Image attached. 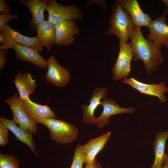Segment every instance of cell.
Returning <instances> with one entry per match:
<instances>
[{"mask_svg":"<svg viewBox=\"0 0 168 168\" xmlns=\"http://www.w3.org/2000/svg\"><path fill=\"white\" fill-rule=\"evenodd\" d=\"M141 28L134 26L130 37L132 60L142 61L147 72L150 74L163 63L164 58L160 49L144 38Z\"/></svg>","mask_w":168,"mask_h":168,"instance_id":"cell-1","label":"cell"},{"mask_svg":"<svg viewBox=\"0 0 168 168\" xmlns=\"http://www.w3.org/2000/svg\"><path fill=\"white\" fill-rule=\"evenodd\" d=\"M112 10V13L109 21L110 26L106 34L108 35H114L118 37L119 42L127 43L134 26L130 16L119 0L115 2Z\"/></svg>","mask_w":168,"mask_h":168,"instance_id":"cell-2","label":"cell"},{"mask_svg":"<svg viewBox=\"0 0 168 168\" xmlns=\"http://www.w3.org/2000/svg\"><path fill=\"white\" fill-rule=\"evenodd\" d=\"M41 124L48 128L52 139L58 143L67 144L77 139L78 130L70 123L55 118H48Z\"/></svg>","mask_w":168,"mask_h":168,"instance_id":"cell-3","label":"cell"},{"mask_svg":"<svg viewBox=\"0 0 168 168\" xmlns=\"http://www.w3.org/2000/svg\"><path fill=\"white\" fill-rule=\"evenodd\" d=\"M0 49L7 51L13 48L16 44L30 47L39 52L43 50L37 36L31 37L24 35L15 30L10 26L8 23L6 25L3 30L0 31Z\"/></svg>","mask_w":168,"mask_h":168,"instance_id":"cell-4","label":"cell"},{"mask_svg":"<svg viewBox=\"0 0 168 168\" xmlns=\"http://www.w3.org/2000/svg\"><path fill=\"white\" fill-rule=\"evenodd\" d=\"M46 10L48 13V20L56 25L63 21L81 20L82 12L79 7L74 4L64 6L54 0H50Z\"/></svg>","mask_w":168,"mask_h":168,"instance_id":"cell-5","label":"cell"},{"mask_svg":"<svg viewBox=\"0 0 168 168\" xmlns=\"http://www.w3.org/2000/svg\"><path fill=\"white\" fill-rule=\"evenodd\" d=\"M119 49L117 59L112 69V79L121 81L127 78L131 72V62L133 58L131 43L119 42Z\"/></svg>","mask_w":168,"mask_h":168,"instance_id":"cell-6","label":"cell"},{"mask_svg":"<svg viewBox=\"0 0 168 168\" xmlns=\"http://www.w3.org/2000/svg\"><path fill=\"white\" fill-rule=\"evenodd\" d=\"M4 102L8 104L12 111L13 121L21 128L29 130L36 135L38 127L29 118L24 110L18 92H16L9 98L5 99Z\"/></svg>","mask_w":168,"mask_h":168,"instance_id":"cell-7","label":"cell"},{"mask_svg":"<svg viewBox=\"0 0 168 168\" xmlns=\"http://www.w3.org/2000/svg\"><path fill=\"white\" fill-rule=\"evenodd\" d=\"M122 81L142 94L157 97L161 103L167 101L165 94L168 93V87L166 86L165 81L158 84H148L133 77L126 78Z\"/></svg>","mask_w":168,"mask_h":168,"instance_id":"cell-8","label":"cell"},{"mask_svg":"<svg viewBox=\"0 0 168 168\" xmlns=\"http://www.w3.org/2000/svg\"><path fill=\"white\" fill-rule=\"evenodd\" d=\"M22 106L29 118L35 124L41 123L48 118L57 117L47 105H41L32 101L29 97L20 99Z\"/></svg>","mask_w":168,"mask_h":168,"instance_id":"cell-9","label":"cell"},{"mask_svg":"<svg viewBox=\"0 0 168 168\" xmlns=\"http://www.w3.org/2000/svg\"><path fill=\"white\" fill-rule=\"evenodd\" d=\"M47 61L48 68L45 75L47 81L60 88L67 85L70 79L69 72L60 65L52 55H50Z\"/></svg>","mask_w":168,"mask_h":168,"instance_id":"cell-10","label":"cell"},{"mask_svg":"<svg viewBox=\"0 0 168 168\" xmlns=\"http://www.w3.org/2000/svg\"><path fill=\"white\" fill-rule=\"evenodd\" d=\"M56 36L54 44L68 46L75 41V35L80 32L74 20L63 21L55 25Z\"/></svg>","mask_w":168,"mask_h":168,"instance_id":"cell-11","label":"cell"},{"mask_svg":"<svg viewBox=\"0 0 168 168\" xmlns=\"http://www.w3.org/2000/svg\"><path fill=\"white\" fill-rule=\"evenodd\" d=\"M103 109L102 113L96 117V124L98 128L104 127L110 121V118L114 115L126 113H132L136 110L131 107L128 108L121 107L120 105L109 98H105L102 101Z\"/></svg>","mask_w":168,"mask_h":168,"instance_id":"cell-12","label":"cell"},{"mask_svg":"<svg viewBox=\"0 0 168 168\" xmlns=\"http://www.w3.org/2000/svg\"><path fill=\"white\" fill-rule=\"evenodd\" d=\"M167 15L165 12L161 16L152 21L147 26L150 33L147 39L160 49L162 48V43L168 40V25L166 22Z\"/></svg>","mask_w":168,"mask_h":168,"instance_id":"cell-13","label":"cell"},{"mask_svg":"<svg viewBox=\"0 0 168 168\" xmlns=\"http://www.w3.org/2000/svg\"><path fill=\"white\" fill-rule=\"evenodd\" d=\"M107 91L105 87H97L93 90L88 101V105L83 104L82 107L83 112L82 121L91 124H96L95 112L98 107L101 105L102 99L106 98Z\"/></svg>","mask_w":168,"mask_h":168,"instance_id":"cell-14","label":"cell"},{"mask_svg":"<svg viewBox=\"0 0 168 168\" xmlns=\"http://www.w3.org/2000/svg\"><path fill=\"white\" fill-rule=\"evenodd\" d=\"M122 7L129 14L134 26H147L151 21V17L145 13L136 0H119Z\"/></svg>","mask_w":168,"mask_h":168,"instance_id":"cell-15","label":"cell"},{"mask_svg":"<svg viewBox=\"0 0 168 168\" xmlns=\"http://www.w3.org/2000/svg\"><path fill=\"white\" fill-rule=\"evenodd\" d=\"M12 49L16 52V56L17 59L30 63L43 69L48 68V61L40 55L39 52L33 48L16 44Z\"/></svg>","mask_w":168,"mask_h":168,"instance_id":"cell-16","label":"cell"},{"mask_svg":"<svg viewBox=\"0 0 168 168\" xmlns=\"http://www.w3.org/2000/svg\"><path fill=\"white\" fill-rule=\"evenodd\" d=\"M111 135L110 132H107L99 137L91 139L82 145L84 163L91 164L93 163L97 154L104 147Z\"/></svg>","mask_w":168,"mask_h":168,"instance_id":"cell-17","label":"cell"},{"mask_svg":"<svg viewBox=\"0 0 168 168\" xmlns=\"http://www.w3.org/2000/svg\"><path fill=\"white\" fill-rule=\"evenodd\" d=\"M49 0H19L22 4L26 6L30 9L32 19L30 21V28L34 31L37 26L44 20V12L46 10Z\"/></svg>","mask_w":168,"mask_h":168,"instance_id":"cell-18","label":"cell"},{"mask_svg":"<svg viewBox=\"0 0 168 168\" xmlns=\"http://www.w3.org/2000/svg\"><path fill=\"white\" fill-rule=\"evenodd\" d=\"M0 122L11 131L18 140L29 147L35 156H38L33 138V133L32 131L21 128L17 126L12 120L8 119L2 116L0 117Z\"/></svg>","mask_w":168,"mask_h":168,"instance_id":"cell-19","label":"cell"},{"mask_svg":"<svg viewBox=\"0 0 168 168\" xmlns=\"http://www.w3.org/2000/svg\"><path fill=\"white\" fill-rule=\"evenodd\" d=\"M14 82L18 91L20 99L29 97L30 95L34 93L37 87L36 81L29 72L21 73L19 71L15 76Z\"/></svg>","mask_w":168,"mask_h":168,"instance_id":"cell-20","label":"cell"},{"mask_svg":"<svg viewBox=\"0 0 168 168\" xmlns=\"http://www.w3.org/2000/svg\"><path fill=\"white\" fill-rule=\"evenodd\" d=\"M37 36L43 47L49 52L53 48L56 36L55 25L48 20H44L36 27Z\"/></svg>","mask_w":168,"mask_h":168,"instance_id":"cell-21","label":"cell"},{"mask_svg":"<svg viewBox=\"0 0 168 168\" xmlns=\"http://www.w3.org/2000/svg\"><path fill=\"white\" fill-rule=\"evenodd\" d=\"M167 139L166 132L160 131L156 134L153 144L155 159L151 168H161L162 167L166 155L165 150Z\"/></svg>","mask_w":168,"mask_h":168,"instance_id":"cell-22","label":"cell"},{"mask_svg":"<svg viewBox=\"0 0 168 168\" xmlns=\"http://www.w3.org/2000/svg\"><path fill=\"white\" fill-rule=\"evenodd\" d=\"M20 161L15 156L0 154V168H19Z\"/></svg>","mask_w":168,"mask_h":168,"instance_id":"cell-23","label":"cell"},{"mask_svg":"<svg viewBox=\"0 0 168 168\" xmlns=\"http://www.w3.org/2000/svg\"><path fill=\"white\" fill-rule=\"evenodd\" d=\"M84 163L82 145L78 144L75 149L70 168H83V165Z\"/></svg>","mask_w":168,"mask_h":168,"instance_id":"cell-24","label":"cell"},{"mask_svg":"<svg viewBox=\"0 0 168 168\" xmlns=\"http://www.w3.org/2000/svg\"><path fill=\"white\" fill-rule=\"evenodd\" d=\"M19 16L11 13L0 14V31L3 30L6 24L13 20L18 19Z\"/></svg>","mask_w":168,"mask_h":168,"instance_id":"cell-25","label":"cell"},{"mask_svg":"<svg viewBox=\"0 0 168 168\" xmlns=\"http://www.w3.org/2000/svg\"><path fill=\"white\" fill-rule=\"evenodd\" d=\"M8 129L0 122V146H4L8 141Z\"/></svg>","mask_w":168,"mask_h":168,"instance_id":"cell-26","label":"cell"},{"mask_svg":"<svg viewBox=\"0 0 168 168\" xmlns=\"http://www.w3.org/2000/svg\"><path fill=\"white\" fill-rule=\"evenodd\" d=\"M0 12L1 14H2L10 13L12 12L11 9L4 0H0Z\"/></svg>","mask_w":168,"mask_h":168,"instance_id":"cell-27","label":"cell"},{"mask_svg":"<svg viewBox=\"0 0 168 168\" xmlns=\"http://www.w3.org/2000/svg\"><path fill=\"white\" fill-rule=\"evenodd\" d=\"M7 51L0 49V69L3 70L5 63H7V59L5 56L7 54Z\"/></svg>","mask_w":168,"mask_h":168,"instance_id":"cell-28","label":"cell"},{"mask_svg":"<svg viewBox=\"0 0 168 168\" xmlns=\"http://www.w3.org/2000/svg\"><path fill=\"white\" fill-rule=\"evenodd\" d=\"M106 1V0H91L88 2L85 6L86 7L94 3H96L98 5L102 6L104 9L106 10V7L105 5V3Z\"/></svg>","mask_w":168,"mask_h":168,"instance_id":"cell-29","label":"cell"},{"mask_svg":"<svg viewBox=\"0 0 168 168\" xmlns=\"http://www.w3.org/2000/svg\"><path fill=\"white\" fill-rule=\"evenodd\" d=\"M85 164L84 168H102L101 165L97 162L96 158L92 164L85 163Z\"/></svg>","mask_w":168,"mask_h":168,"instance_id":"cell-30","label":"cell"},{"mask_svg":"<svg viewBox=\"0 0 168 168\" xmlns=\"http://www.w3.org/2000/svg\"><path fill=\"white\" fill-rule=\"evenodd\" d=\"M163 164L164 166L161 168H168V155H166Z\"/></svg>","mask_w":168,"mask_h":168,"instance_id":"cell-31","label":"cell"},{"mask_svg":"<svg viewBox=\"0 0 168 168\" xmlns=\"http://www.w3.org/2000/svg\"><path fill=\"white\" fill-rule=\"evenodd\" d=\"M161 1L165 3L166 6V9L165 12L167 14H168V0H162Z\"/></svg>","mask_w":168,"mask_h":168,"instance_id":"cell-32","label":"cell"},{"mask_svg":"<svg viewBox=\"0 0 168 168\" xmlns=\"http://www.w3.org/2000/svg\"><path fill=\"white\" fill-rule=\"evenodd\" d=\"M162 44L166 48L167 50L168 51V40L163 42Z\"/></svg>","mask_w":168,"mask_h":168,"instance_id":"cell-33","label":"cell"},{"mask_svg":"<svg viewBox=\"0 0 168 168\" xmlns=\"http://www.w3.org/2000/svg\"><path fill=\"white\" fill-rule=\"evenodd\" d=\"M166 135L167 138H168V131L166 132Z\"/></svg>","mask_w":168,"mask_h":168,"instance_id":"cell-34","label":"cell"}]
</instances>
